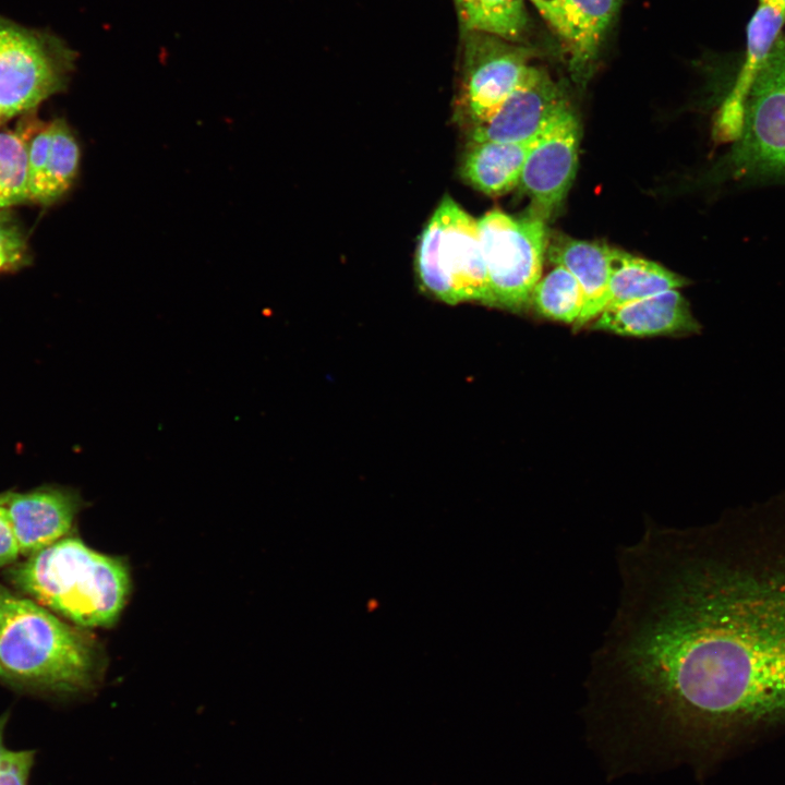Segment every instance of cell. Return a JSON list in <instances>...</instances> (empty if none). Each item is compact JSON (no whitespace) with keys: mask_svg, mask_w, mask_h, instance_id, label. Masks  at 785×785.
<instances>
[{"mask_svg":"<svg viewBox=\"0 0 785 785\" xmlns=\"http://www.w3.org/2000/svg\"><path fill=\"white\" fill-rule=\"evenodd\" d=\"M587 684L625 729L697 761L785 725V492L617 551Z\"/></svg>","mask_w":785,"mask_h":785,"instance_id":"cell-1","label":"cell"},{"mask_svg":"<svg viewBox=\"0 0 785 785\" xmlns=\"http://www.w3.org/2000/svg\"><path fill=\"white\" fill-rule=\"evenodd\" d=\"M100 666V649L85 628L0 585L3 680L35 691L75 696L95 689Z\"/></svg>","mask_w":785,"mask_h":785,"instance_id":"cell-2","label":"cell"},{"mask_svg":"<svg viewBox=\"0 0 785 785\" xmlns=\"http://www.w3.org/2000/svg\"><path fill=\"white\" fill-rule=\"evenodd\" d=\"M9 575L29 599L82 628L112 626L131 589L123 559L70 536L27 556Z\"/></svg>","mask_w":785,"mask_h":785,"instance_id":"cell-3","label":"cell"},{"mask_svg":"<svg viewBox=\"0 0 785 785\" xmlns=\"http://www.w3.org/2000/svg\"><path fill=\"white\" fill-rule=\"evenodd\" d=\"M415 267L421 288L438 300L492 306L478 220L449 196L420 235Z\"/></svg>","mask_w":785,"mask_h":785,"instance_id":"cell-4","label":"cell"},{"mask_svg":"<svg viewBox=\"0 0 785 785\" xmlns=\"http://www.w3.org/2000/svg\"><path fill=\"white\" fill-rule=\"evenodd\" d=\"M77 52L61 37L0 15V120L67 88Z\"/></svg>","mask_w":785,"mask_h":785,"instance_id":"cell-5","label":"cell"},{"mask_svg":"<svg viewBox=\"0 0 785 785\" xmlns=\"http://www.w3.org/2000/svg\"><path fill=\"white\" fill-rule=\"evenodd\" d=\"M492 306L522 312L531 304L547 247L546 220L493 209L478 220Z\"/></svg>","mask_w":785,"mask_h":785,"instance_id":"cell-6","label":"cell"},{"mask_svg":"<svg viewBox=\"0 0 785 785\" xmlns=\"http://www.w3.org/2000/svg\"><path fill=\"white\" fill-rule=\"evenodd\" d=\"M735 180L785 179V36L764 60L748 95L741 133L725 162Z\"/></svg>","mask_w":785,"mask_h":785,"instance_id":"cell-7","label":"cell"},{"mask_svg":"<svg viewBox=\"0 0 785 785\" xmlns=\"http://www.w3.org/2000/svg\"><path fill=\"white\" fill-rule=\"evenodd\" d=\"M462 34L457 107L470 126L487 119L522 82L532 50L486 33Z\"/></svg>","mask_w":785,"mask_h":785,"instance_id":"cell-8","label":"cell"},{"mask_svg":"<svg viewBox=\"0 0 785 785\" xmlns=\"http://www.w3.org/2000/svg\"><path fill=\"white\" fill-rule=\"evenodd\" d=\"M569 109L558 84L547 72L532 65L487 119L469 126V141L530 144Z\"/></svg>","mask_w":785,"mask_h":785,"instance_id":"cell-9","label":"cell"},{"mask_svg":"<svg viewBox=\"0 0 785 785\" xmlns=\"http://www.w3.org/2000/svg\"><path fill=\"white\" fill-rule=\"evenodd\" d=\"M579 140V123L569 109L530 145L519 186L531 200V212L544 220L558 209L572 184Z\"/></svg>","mask_w":785,"mask_h":785,"instance_id":"cell-10","label":"cell"},{"mask_svg":"<svg viewBox=\"0 0 785 785\" xmlns=\"http://www.w3.org/2000/svg\"><path fill=\"white\" fill-rule=\"evenodd\" d=\"M784 25L785 13L782 0L758 1V7L746 28L744 62L730 92L715 117L713 125L715 141L728 143L738 140L744 125L745 109L751 86L772 47L781 36Z\"/></svg>","mask_w":785,"mask_h":785,"instance_id":"cell-11","label":"cell"},{"mask_svg":"<svg viewBox=\"0 0 785 785\" xmlns=\"http://www.w3.org/2000/svg\"><path fill=\"white\" fill-rule=\"evenodd\" d=\"M22 555L29 556L65 538L82 507L75 491L43 486L9 492L5 503Z\"/></svg>","mask_w":785,"mask_h":785,"instance_id":"cell-12","label":"cell"},{"mask_svg":"<svg viewBox=\"0 0 785 785\" xmlns=\"http://www.w3.org/2000/svg\"><path fill=\"white\" fill-rule=\"evenodd\" d=\"M599 331L627 337L683 336L701 330L690 304L672 289L602 312L591 325Z\"/></svg>","mask_w":785,"mask_h":785,"instance_id":"cell-13","label":"cell"},{"mask_svg":"<svg viewBox=\"0 0 785 785\" xmlns=\"http://www.w3.org/2000/svg\"><path fill=\"white\" fill-rule=\"evenodd\" d=\"M612 247L567 235L547 240L546 254L554 266L566 268L580 283L584 303L581 315L572 326L575 331L594 321L607 303L611 277Z\"/></svg>","mask_w":785,"mask_h":785,"instance_id":"cell-14","label":"cell"},{"mask_svg":"<svg viewBox=\"0 0 785 785\" xmlns=\"http://www.w3.org/2000/svg\"><path fill=\"white\" fill-rule=\"evenodd\" d=\"M621 0H560L559 36L569 53V67L577 77L590 71L608 26Z\"/></svg>","mask_w":785,"mask_h":785,"instance_id":"cell-15","label":"cell"},{"mask_svg":"<svg viewBox=\"0 0 785 785\" xmlns=\"http://www.w3.org/2000/svg\"><path fill=\"white\" fill-rule=\"evenodd\" d=\"M530 144L469 141L460 174L478 191L499 196L520 183Z\"/></svg>","mask_w":785,"mask_h":785,"instance_id":"cell-16","label":"cell"},{"mask_svg":"<svg viewBox=\"0 0 785 785\" xmlns=\"http://www.w3.org/2000/svg\"><path fill=\"white\" fill-rule=\"evenodd\" d=\"M611 266L604 311L688 285L686 278L662 265L614 247Z\"/></svg>","mask_w":785,"mask_h":785,"instance_id":"cell-17","label":"cell"},{"mask_svg":"<svg viewBox=\"0 0 785 785\" xmlns=\"http://www.w3.org/2000/svg\"><path fill=\"white\" fill-rule=\"evenodd\" d=\"M454 3L462 33L481 32L516 43L528 28L524 0H454Z\"/></svg>","mask_w":785,"mask_h":785,"instance_id":"cell-18","label":"cell"},{"mask_svg":"<svg viewBox=\"0 0 785 785\" xmlns=\"http://www.w3.org/2000/svg\"><path fill=\"white\" fill-rule=\"evenodd\" d=\"M51 135L44 186L38 204L51 205L74 184L81 161L78 142L62 119L50 122Z\"/></svg>","mask_w":785,"mask_h":785,"instance_id":"cell-19","label":"cell"},{"mask_svg":"<svg viewBox=\"0 0 785 785\" xmlns=\"http://www.w3.org/2000/svg\"><path fill=\"white\" fill-rule=\"evenodd\" d=\"M583 303L578 280L566 268L556 265L536 282L530 305L542 317L573 326L581 315Z\"/></svg>","mask_w":785,"mask_h":785,"instance_id":"cell-20","label":"cell"},{"mask_svg":"<svg viewBox=\"0 0 785 785\" xmlns=\"http://www.w3.org/2000/svg\"><path fill=\"white\" fill-rule=\"evenodd\" d=\"M37 129L25 125L0 132V209L28 201V144Z\"/></svg>","mask_w":785,"mask_h":785,"instance_id":"cell-21","label":"cell"},{"mask_svg":"<svg viewBox=\"0 0 785 785\" xmlns=\"http://www.w3.org/2000/svg\"><path fill=\"white\" fill-rule=\"evenodd\" d=\"M8 209H0V271L25 264L28 253L26 237Z\"/></svg>","mask_w":785,"mask_h":785,"instance_id":"cell-22","label":"cell"},{"mask_svg":"<svg viewBox=\"0 0 785 785\" xmlns=\"http://www.w3.org/2000/svg\"><path fill=\"white\" fill-rule=\"evenodd\" d=\"M50 122L33 134L28 144L27 176L28 201L38 203L41 195L50 146Z\"/></svg>","mask_w":785,"mask_h":785,"instance_id":"cell-23","label":"cell"},{"mask_svg":"<svg viewBox=\"0 0 785 785\" xmlns=\"http://www.w3.org/2000/svg\"><path fill=\"white\" fill-rule=\"evenodd\" d=\"M34 758L33 750H11L0 766V785H28Z\"/></svg>","mask_w":785,"mask_h":785,"instance_id":"cell-24","label":"cell"},{"mask_svg":"<svg viewBox=\"0 0 785 785\" xmlns=\"http://www.w3.org/2000/svg\"><path fill=\"white\" fill-rule=\"evenodd\" d=\"M8 497L9 492L0 494V567L14 563L21 554L5 505Z\"/></svg>","mask_w":785,"mask_h":785,"instance_id":"cell-25","label":"cell"},{"mask_svg":"<svg viewBox=\"0 0 785 785\" xmlns=\"http://www.w3.org/2000/svg\"><path fill=\"white\" fill-rule=\"evenodd\" d=\"M542 17L559 34L561 26L560 0H529Z\"/></svg>","mask_w":785,"mask_h":785,"instance_id":"cell-26","label":"cell"},{"mask_svg":"<svg viewBox=\"0 0 785 785\" xmlns=\"http://www.w3.org/2000/svg\"><path fill=\"white\" fill-rule=\"evenodd\" d=\"M9 717H10L9 712H5L0 715V766L2 765V763L4 762V760L7 759V757L9 756V753L11 751L10 749H8L4 746V740H3L4 729H5L7 723L9 721Z\"/></svg>","mask_w":785,"mask_h":785,"instance_id":"cell-27","label":"cell"},{"mask_svg":"<svg viewBox=\"0 0 785 785\" xmlns=\"http://www.w3.org/2000/svg\"><path fill=\"white\" fill-rule=\"evenodd\" d=\"M783 7H784V13H785V0H782Z\"/></svg>","mask_w":785,"mask_h":785,"instance_id":"cell-28","label":"cell"},{"mask_svg":"<svg viewBox=\"0 0 785 785\" xmlns=\"http://www.w3.org/2000/svg\"><path fill=\"white\" fill-rule=\"evenodd\" d=\"M0 679H2V673H1V669H0Z\"/></svg>","mask_w":785,"mask_h":785,"instance_id":"cell-29","label":"cell"},{"mask_svg":"<svg viewBox=\"0 0 785 785\" xmlns=\"http://www.w3.org/2000/svg\"><path fill=\"white\" fill-rule=\"evenodd\" d=\"M0 122H1V120H0Z\"/></svg>","mask_w":785,"mask_h":785,"instance_id":"cell-30","label":"cell"}]
</instances>
